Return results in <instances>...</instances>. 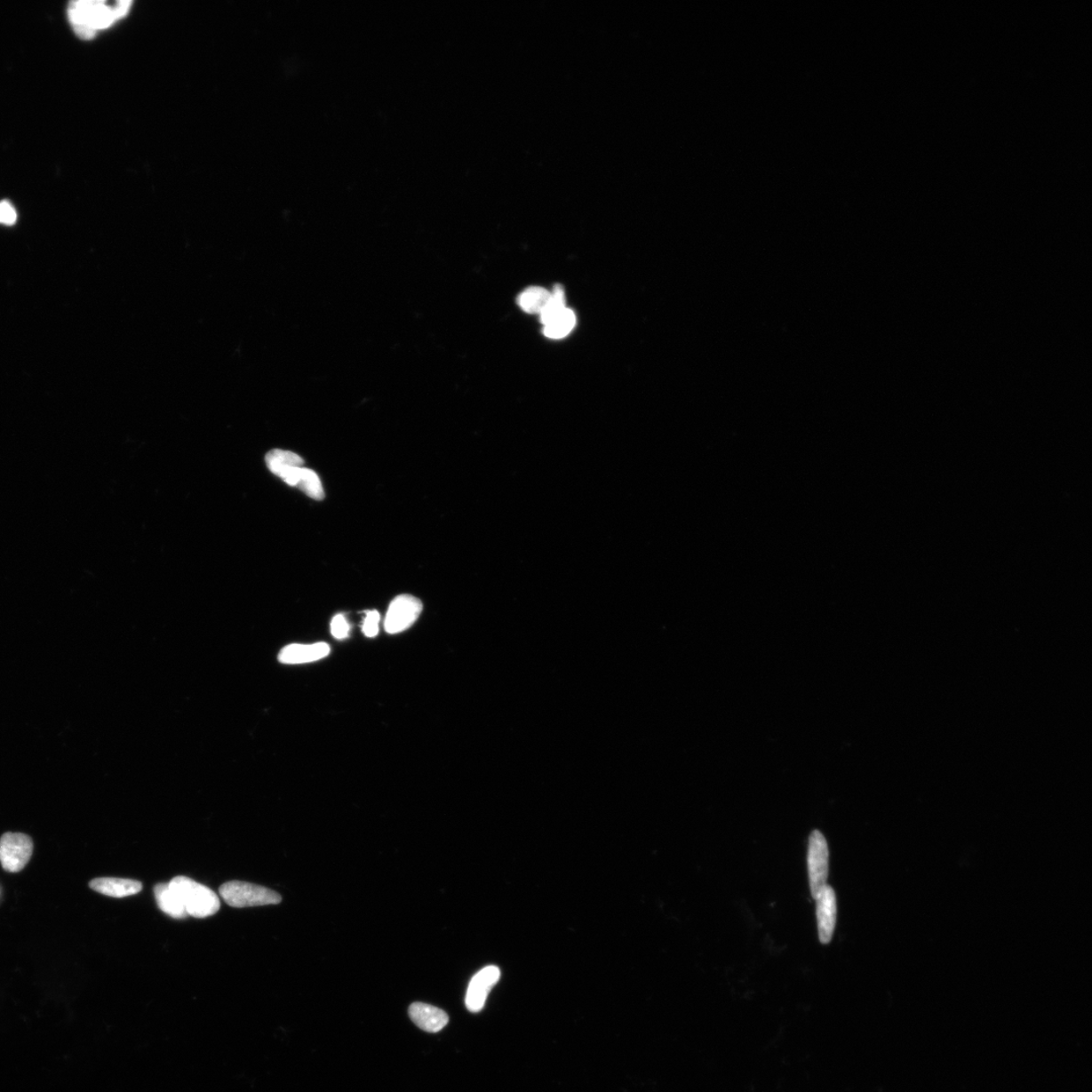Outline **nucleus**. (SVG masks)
Segmentation results:
<instances>
[{"instance_id":"obj_1","label":"nucleus","mask_w":1092,"mask_h":1092,"mask_svg":"<svg viewBox=\"0 0 1092 1092\" xmlns=\"http://www.w3.org/2000/svg\"><path fill=\"white\" fill-rule=\"evenodd\" d=\"M132 2H76L68 7L70 23L80 38L90 40L129 12Z\"/></svg>"},{"instance_id":"obj_2","label":"nucleus","mask_w":1092,"mask_h":1092,"mask_svg":"<svg viewBox=\"0 0 1092 1092\" xmlns=\"http://www.w3.org/2000/svg\"><path fill=\"white\" fill-rule=\"evenodd\" d=\"M170 887L177 893L187 915L193 918H209L216 914L221 907L219 898L214 891L188 877L173 878L170 882Z\"/></svg>"},{"instance_id":"obj_3","label":"nucleus","mask_w":1092,"mask_h":1092,"mask_svg":"<svg viewBox=\"0 0 1092 1092\" xmlns=\"http://www.w3.org/2000/svg\"><path fill=\"white\" fill-rule=\"evenodd\" d=\"M219 892L225 903L232 907H253L282 903V897L277 892L248 882H227L219 887Z\"/></svg>"},{"instance_id":"obj_4","label":"nucleus","mask_w":1092,"mask_h":1092,"mask_svg":"<svg viewBox=\"0 0 1092 1092\" xmlns=\"http://www.w3.org/2000/svg\"><path fill=\"white\" fill-rule=\"evenodd\" d=\"M808 863L811 894L816 899L826 885L828 868H830V852H828L827 842L824 834L819 831H813L810 834Z\"/></svg>"},{"instance_id":"obj_5","label":"nucleus","mask_w":1092,"mask_h":1092,"mask_svg":"<svg viewBox=\"0 0 1092 1092\" xmlns=\"http://www.w3.org/2000/svg\"><path fill=\"white\" fill-rule=\"evenodd\" d=\"M33 841L27 834L6 833L0 839V863L3 868L17 873L23 870L33 854Z\"/></svg>"},{"instance_id":"obj_6","label":"nucleus","mask_w":1092,"mask_h":1092,"mask_svg":"<svg viewBox=\"0 0 1092 1092\" xmlns=\"http://www.w3.org/2000/svg\"><path fill=\"white\" fill-rule=\"evenodd\" d=\"M423 610L421 601L412 595H401L393 600L385 620L386 632L397 634L411 627Z\"/></svg>"},{"instance_id":"obj_7","label":"nucleus","mask_w":1092,"mask_h":1092,"mask_svg":"<svg viewBox=\"0 0 1092 1092\" xmlns=\"http://www.w3.org/2000/svg\"><path fill=\"white\" fill-rule=\"evenodd\" d=\"M501 971L497 966H487L474 975L468 985L466 1006L472 1013H479L485 1007L488 994L499 981Z\"/></svg>"},{"instance_id":"obj_8","label":"nucleus","mask_w":1092,"mask_h":1092,"mask_svg":"<svg viewBox=\"0 0 1092 1092\" xmlns=\"http://www.w3.org/2000/svg\"><path fill=\"white\" fill-rule=\"evenodd\" d=\"M816 900L819 941L825 945L833 939L837 921V898L832 887L825 885Z\"/></svg>"},{"instance_id":"obj_9","label":"nucleus","mask_w":1092,"mask_h":1092,"mask_svg":"<svg viewBox=\"0 0 1092 1092\" xmlns=\"http://www.w3.org/2000/svg\"><path fill=\"white\" fill-rule=\"evenodd\" d=\"M409 1016L418 1028L438 1032L446 1027L450 1017L445 1011L427 1003L415 1002L409 1008Z\"/></svg>"},{"instance_id":"obj_10","label":"nucleus","mask_w":1092,"mask_h":1092,"mask_svg":"<svg viewBox=\"0 0 1092 1092\" xmlns=\"http://www.w3.org/2000/svg\"><path fill=\"white\" fill-rule=\"evenodd\" d=\"M329 654L330 647L325 642L290 644L281 650L278 661L288 665L307 664L319 661Z\"/></svg>"},{"instance_id":"obj_11","label":"nucleus","mask_w":1092,"mask_h":1092,"mask_svg":"<svg viewBox=\"0 0 1092 1092\" xmlns=\"http://www.w3.org/2000/svg\"><path fill=\"white\" fill-rule=\"evenodd\" d=\"M90 886L94 891L116 898L136 896L143 889L140 881L122 878H97L93 879Z\"/></svg>"},{"instance_id":"obj_12","label":"nucleus","mask_w":1092,"mask_h":1092,"mask_svg":"<svg viewBox=\"0 0 1092 1092\" xmlns=\"http://www.w3.org/2000/svg\"><path fill=\"white\" fill-rule=\"evenodd\" d=\"M157 905L161 911L173 919L181 920L187 918L185 906L181 900L170 887V883H159L154 889Z\"/></svg>"},{"instance_id":"obj_13","label":"nucleus","mask_w":1092,"mask_h":1092,"mask_svg":"<svg viewBox=\"0 0 1092 1092\" xmlns=\"http://www.w3.org/2000/svg\"><path fill=\"white\" fill-rule=\"evenodd\" d=\"M551 298V291H548L544 288L532 287L525 290L522 294L518 297V305L526 313L540 315V313L544 311Z\"/></svg>"},{"instance_id":"obj_14","label":"nucleus","mask_w":1092,"mask_h":1092,"mask_svg":"<svg viewBox=\"0 0 1092 1092\" xmlns=\"http://www.w3.org/2000/svg\"><path fill=\"white\" fill-rule=\"evenodd\" d=\"M577 323L576 315L573 310H564L558 317L554 319L551 323L544 327V334L547 339H562L568 336Z\"/></svg>"},{"instance_id":"obj_15","label":"nucleus","mask_w":1092,"mask_h":1092,"mask_svg":"<svg viewBox=\"0 0 1092 1092\" xmlns=\"http://www.w3.org/2000/svg\"><path fill=\"white\" fill-rule=\"evenodd\" d=\"M266 461L269 471L275 475L285 470V468L304 466V459L298 456L297 453L283 450L269 451L267 454Z\"/></svg>"},{"instance_id":"obj_16","label":"nucleus","mask_w":1092,"mask_h":1092,"mask_svg":"<svg viewBox=\"0 0 1092 1092\" xmlns=\"http://www.w3.org/2000/svg\"><path fill=\"white\" fill-rule=\"evenodd\" d=\"M297 487L314 500H323L325 493L321 480L316 473L303 467L300 471Z\"/></svg>"},{"instance_id":"obj_17","label":"nucleus","mask_w":1092,"mask_h":1092,"mask_svg":"<svg viewBox=\"0 0 1092 1092\" xmlns=\"http://www.w3.org/2000/svg\"><path fill=\"white\" fill-rule=\"evenodd\" d=\"M566 309V297H564L563 289L559 284L555 285L551 299H549L544 311L540 313L541 323L544 326L551 323L554 319L558 317Z\"/></svg>"},{"instance_id":"obj_18","label":"nucleus","mask_w":1092,"mask_h":1092,"mask_svg":"<svg viewBox=\"0 0 1092 1092\" xmlns=\"http://www.w3.org/2000/svg\"><path fill=\"white\" fill-rule=\"evenodd\" d=\"M350 626L344 615L337 614L331 621V634L336 640H346L349 636Z\"/></svg>"},{"instance_id":"obj_19","label":"nucleus","mask_w":1092,"mask_h":1092,"mask_svg":"<svg viewBox=\"0 0 1092 1092\" xmlns=\"http://www.w3.org/2000/svg\"><path fill=\"white\" fill-rule=\"evenodd\" d=\"M380 615L378 611H369L363 620V633L366 637H376L379 630Z\"/></svg>"},{"instance_id":"obj_20","label":"nucleus","mask_w":1092,"mask_h":1092,"mask_svg":"<svg viewBox=\"0 0 1092 1092\" xmlns=\"http://www.w3.org/2000/svg\"><path fill=\"white\" fill-rule=\"evenodd\" d=\"M17 211L9 202L0 203V223L13 225L17 222Z\"/></svg>"}]
</instances>
